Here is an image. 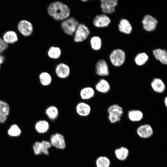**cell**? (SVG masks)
<instances>
[{"instance_id":"21","label":"cell","mask_w":167,"mask_h":167,"mask_svg":"<svg viewBox=\"0 0 167 167\" xmlns=\"http://www.w3.org/2000/svg\"><path fill=\"white\" fill-rule=\"evenodd\" d=\"M95 91L91 87H86L82 89L80 92V96L83 100H88L94 96Z\"/></svg>"},{"instance_id":"32","label":"cell","mask_w":167,"mask_h":167,"mask_svg":"<svg viewBox=\"0 0 167 167\" xmlns=\"http://www.w3.org/2000/svg\"><path fill=\"white\" fill-rule=\"evenodd\" d=\"M42 145V153L46 155L49 154L48 149L52 146L50 142L47 141H43L41 142Z\"/></svg>"},{"instance_id":"2","label":"cell","mask_w":167,"mask_h":167,"mask_svg":"<svg viewBox=\"0 0 167 167\" xmlns=\"http://www.w3.org/2000/svg\"><path fill=\"white\" fill-rule=\"evenodd\" d=\"M79 24L78 22L74 18H67L64 20L61 24V27L67 34L71 36L75 32Z\"/></svg>"},{"instance_id":"9","label":"cell","mask_w":167,"mask_h":167,"mask_svg":"<svg viewBox=\"0 0 167 167\" xmlns=\"http://www.w3.org/2000/svg\"><path fill=\"white\" fill-rule=\"evenodd\" d=\"M138 135L141 138L147 139L151 136L153 134V130L149 124H145L139 126L137 129Z\"/></svg>"},{"instance_id":"13","label":"cell","mask_w":167,"mask_h":167,"mask_svg":"<svg viewBox=\"0 0 167 167\" xmlns=\"http://www.w3.org/2000/svg\"><path fill=\"white\" fill-rule=\"evenodd\" d=\"M153 90L158 93L163 92L165 90V86L163 80L159 78H154L151 84Z\"/></svg>"},{"instance_id":"19","label":"cell","mask_w":167,"mask_h":167,"mask_svg":"<svg viewBox=\"0 0 167 167\" xmlns=\"http://www.w3.org/2000/svg\"><path fill=\"white\" fill-rule=\"evenodd\" d=\"M128 116L129 119L131 121L139 122L142 119L143 113L139 110L132 109L128 111Z\"/></svg>"},{"instance_id":"15","label":"cell","mask_w":167,"mask_h":167,"mask_svg":"<svg viewBox=\"0 0 167 167\" xmlns=\"http://www.w3.org/2000/svg\"><path fill=\"white\" fill-rule=\"evenodd\" d=\"M153 53L155 57L157 60H159L164 64H167V54L165 50L157 49L154 50Z\"/></svg>"},{"instance_id":"6","label":"cell","mask_w":167,"mask_h":167,"mask_svg":"<svg viewBox=\"0 0 167 167\" xmlns=\"http://www.w3.org/2000/svg\"><path fill=\"white\" fill-rule=\"evenodd\" d=\"M142 23L144 30L147 31H151L156 29L158 21L150 15H146L144 17Z\"/></svg>"},{"instance_id":"37","label":"cell","mask_w":167,"mask_h":167,"mask_svg":"<svg viewBox=\"0 0 167 167\" xmlns=\"http://www.w3.org/2000/svg\"><path fill=\"white\" fill-rule=\"evenodd\" d=\"M4 57L2 55H0V65L2 64L4 61Z\"/></svg>"},{"instance_id":"34","label":"cell","mask_w":167,"mask_h":167,"mask_svg":"<svg viewBox=\"0 0 167 167\" xmlns=\"http://www.w3.org/2000/svg\"><path fill=\"white\" fill-rule=\"evenodd\" d=\"M108 119L111 123H114L119 121L121 118L116 115L109 114Z\"/></svg>"},{"instance_id":"22","label":"cell","mask_w":167,"mask_h":167,"mask_svg":"<svg viewBox=\"0 0 167 167\" xmlns=\"http://www.w3.org/2000/svg\"><path fill=\"white\" fill-rule=\"evenodd\" d=\"M49 126V124L47 121L42 120L36 122L35 126V128L38 133H44L48 130Z\"/></svg>"},{"instance_id":"11","label":"cell","mask_w":167,"mask_h":167,"mask_svg":"<svg viewBox=\"0 0 167 167\" xmlns=\"http://www.w3.org/2000/svg\"><path fill=\"white\" fill-rule=\"evenodd\" d=\"M57 75L61 79H65L67 77L70 73V69L66 64L61 63L58 64L55 69Z\"/></svg>"},{"instance_id":"5","label":"cell","mask_w":167,"mask_h":167,"mask_svg":"<svg viewBox=\"0 0 167 167\" xmlns=\"http://www.w3.org/2000/svg\"><path fill=\"white\" fill-rule=\"evenodd\" d=\"M17 28L19 32L25 36H30L33 31L32 24L26 20H22L20 21L18 24Z\"/></svg>"},{"instance_id":"36","label":"cell","mask_w":167,"mask_h":167,"mask_svg":"<svg viewBox=\"0 0 167 167\" xmlns=\"http://www.w3.org/2000/svg\"><path fill=\"white\" fill-rule=\"evenodd\" d=\"M7 119V116L0 113V123H2L6 121Z\"/></svg>"},{"instance_id":"10","label":"cell","mask_w":167,"mask_h":167,"mask_svg":"<svg viewBox=\"0 0 167 167\" xmlns=\"http://www.w3.org/2000/svg\"><path fill=\"white\" fill-rule=\"evenodd\" d=\"M111 20L105 14H101L96 16L93 20V24L96 27L104 28L108 26Z\"/></svg>"},{"instance_id":"16","label":"cell","mask_w":167,"mask_h":167,"mask_svg":"<svg viewBox=\"0 0 167 167\" xmlns=\"http://www.w3.org/2000/svg\"><path fill=\"white\" fill-rule=\"evenodd\" d=\"M95 88L98 92L105 93L110 90V87L109 83L106 80L102 79L96 84Z\"/></svg>"},{"instance_id":"18","label":"cell","mask_w":167,"mask_h":167,"mask_svg":"<svg viewBox=\"0 0 167 167\" xmlns=\"http://www.w3.org/2000/svg\"><path fill=\"white\" fill-rule=\"evenodd\" d=\"M118 26L119 30L122 32L129 34L132 31V26L129 21L126 19H121Z\"/></svg>"},{"instance_id":"12","label":"cell","mask_w":167,"mask_h":167,"mask_svg":"<svg viewBox=\"0 0 167 167\" xmlns=\"http://www.w3.org/2000/svg\"><path fill=\"white\" fill-rule=\"evenodd\" d=\"M96 74L100 76H106L109 74V67L106 62L101 59L97 62L96 66Z\"/></svg>"},{"instance_id":"30","label":"cell","mask_w":167,"mask_h":167,"mask_svg":"<svg viewBox=\"0 0 167 167\" xmlns=\"http://www.w3.org/2000/svg\"><path fill=\"white\" fill-rule=\"evenodd\" d=\"M21 131L16 125L14 124L11 126L8 131V135L12 136H17L21 134Z\"/></svg>"},{"instance_id":"4","label":"cell","mask_w":167,"mask_h":167,"mask_svg":"<svg viewBox=\"0 0 167 167\" xmlns=\"http://www.w3.org/2000/svg\"><path fill=\"white\" fill-rule=\"evenodd\" d=\"M90 34L88 28L84 24H79L75 32L74 40L76 42H81L85 40Z\"/></svg>"},{"instance_id":"1","label":"cell","mask_w":167,"mask_h":167,"mask_svg":"<svg viewBox=\"0 0 167 167\" xmlns=\"http://www.w3.org/2000/svg\"><path fill=\"white\" fill-rule=\"evenodd\" d=\"M47 11L50 16L58 20H64L68 18L70 14L68 6L59 1L51 3L48 7Z\"/></svg>"},{"instance_id":"3","label":"cell","mask_w":167,"mask_h":167,"mask_svg":"<svg viewBox=\"0 0 167 167\" xmlns=\"http://www.w3.org/2000/svg\"><path fill=\"white\" fill-rule=\"evenodd\" d=\"M109 58L113 66H119L122 65L125 62V54L122 50L116 49L112 52Z\"/></svg>"},{"instance_id":"35","label":"cell","mask_w":167,"mask_h":167,"mask_svg":"<svg viewBox=\"0 0 167 167\" xmlns=\"http://www.w3.org/2000/svg\"><path fill=\"white\" fill-rule=\"evenodd\" d=\"M8 47V44L5 43L2 39L0 37V54Z\"/></svg>"},{"instance_id":"25","label":"cell","mask_w":167,"mask_h":167,"mask_svg":"<svg viewBox=\"0 0 167 167\" xmlns=\"http://www.w3.org/2000/svg\"><path fill=\"white\" fill-rule=\"evenodd\" d=\"M39 78L41 84L44 86L48 85L50 84L52 81L51 76L47 72L41 73L39 75Z\"/></svg>"},{"instance_id":"14","label":"cell","mask_w":167,"mask_h":167,"mask_svg":"<svg viewBox=\"0 0 167 167\" xmlns=\"http://www.w3.org/2000/svg\"><path fill=\"white\" fill-rule=\"evenodd\" d=\"M77 114L81 116L85 117L90 113L91 108L90 106L84 102H80L77 105L76 108Z\"/></svg>"},{"instance_id":"24","label":"cell","mask_w":167,"mask_h":167,"mask_svg":"<svg viewBox=\"0 0 167 167\" xmlns=\"http://www.w3.org/2000/svg\"><path fill=\"white\" fill-rule=\"evenodd\" d=\"M45 113L50 119L54 120L58 116V110L56 106H51L46 109Z\"/></svg>"},{"instance_id":"8","label":"cell","mask_w":167,"mask_h":167,"mask_svg":"<svg viewBox=\"0 0 167 167\" xmlns=\"http://www.w3.org/2000/svg\"><path fill=\"white\" fill-rule=\"evenodd\" d=\"M52 145L59 149H63L66 147V143L64 136L59 133H56L51 135L50 138Z\"/></svg>"},{"instance_id":"29","label":"cell","mask_w":167,"mask_h":167,"mask_svg":"<svg viewBox=\"0 0 167 167\" xmlns=\"http://www.w3.org/2000/svg\"><path fill=\"white\" fill-rule=\"evenodd\" d=\"M101 38L98 36L92 37L90 40L91 47L95 50H98L100 49L101 45Z\"/></svg>"},{"instance_id":"31","label":"cell","mask_w":167,"mask_h":167,"mask_svg":"<svg viewBox=\"0 0 167 167\" xmlns=\"http://www.w3.org/2000/svg\"><path fill=\"white\" fill-rule=\"evenodd\" d=\"M10 112V107L8 104L6 102L0 101V113L7 116Z\"/></svg>"},{"instance_id":"33","label":"cell","mask_w":167,"mask_h":167,"mask_svg":"<svg viewBox=\"0 0 167 167\" xmlns=\"http://www.w3.org/2000/svg\"><path fill=\"white\" fill-rule=\"evenodd\" d=\"M33 148L35 154L39 155L42 153V145L41 142H36L33 146Z\"/></svg>"},{"instance_id":"23","label":"cell","mask_w":167,"mask_h":167,"mask_svg":"<svg viewBox=\"0 0 167 167\" xmlns=\"http://www.w3.org/2000/svg\"><path fill=\"white\" fill-rule=\"evenodd\" d=\"M108 112L110 114L117 115L121 118L123 114V110L122 107L117 104L110 106L108 109Z\"/></svg>"},{"instance_id":"17","label":"cell","mask_w":167,"mask_h":167,"mask_svg":"<svg viewBox=\"0 0 167 167\" xmlns=\"http://www.w3.org/2000/svg\"><path fill=\"white\" fill-rule=\"evenodd\" d=\"M2 39L7 44H13L18 41V37L15 32L12 31H9L4 34Z\"/></svg>"},{"instance_id":"38","label":"cell","mask_w":167,"mask_h":167,"mask_svg":"<svg viewBox=\"0 0 167 167\" xmlns=\"http://www.w3.org/2000/svg\"><path fill=\"white\" fill-rule=\"evenodd\" d=\"M164 103L166 107L167 106V97H166L164 100Z\"/></svg>"},{"instance_id":"26","label":"cell","mask_w":167,"mask_h":167,"mask_svg":"<svg viewBox=\"0 0 167 167\" xmlns=\"http://www.w3.org/2000/svg\"><path fill=\"white\" fill-rule=\"evenodd\" d=\"M148 59V55L145 53H142L138 54L135 58V62L136 64L139 66L144 64Z\"/></svg>"},{"instance_id":"20","label":"cell","mask_w":167,"mask_h":167,"mask_svg":"<svg viewBox=\"0 0 167 167\" xmlns=\"http://www.w3.org/2000/svg\"><path fill=\"white\" fill-rule=\"evenodd\" d=\"M129 153L128 149L124 147L117 148L115 150V154L116 157L119 160L123 161L127 157Z\"/></svg>"},{"instance_id":"28","label":"cell","mask_w":167,"mask_h":167,"mask_svg":"<svg viewBox=\"0 0 167 167\" xmlns=\"http://www.w3.org/2000/svg\"><path fill=\"white\" fill-rule=\"evenodd\" d=\"M61 52L60 49L58 47H51L48 52L49 56L51 58L56 59L60 56Z\"/></svg>"},{"instance_id":"27","label":"cell","mask_w":167,"mask_h":167,"mask_svg":"<svg viewBox=\"0 0 167 167\" xmlns=\"http://www.w3.org/2000/svg\"><path fill=\"white\" fill-rule=\"evenodd\" d=\"M96 164L97 167H109L110 162L108 157L105 156H101L97 159Z\"/></svg>"},{"instance_id":"7","label":"cell","mask_w":167,"mask_h":167,"mask_svg":"<svg viewBox=\"0 0 167 167\" xmlns=\"http://www.w3.org/2000/svg\"><path fill=\"white\" fill-rule=\"evenodd\" d=\"M101 7L104 13L110 14L114 12L118 4L117 0H101Z\"/></svg>"}]
</instances>
